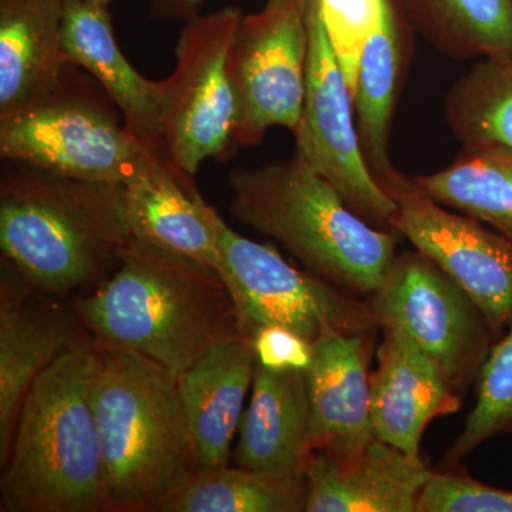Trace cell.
<instances>
[{"mask_svg":"<svg viewBox=\"0 0 512 512\" xmlns=\"http://www.w3.org/2000/svg\"><path fill=\"white\" fill-rule=\"evenodd\" d=\"M419 512H512V491L467 474L433 471L421 491Z\"/></svg>","mask_w":512,"mask_h":512,"instance_id":"obj_29","label":"cell"},{"mask_svg":"<svg viewBox=\"0 0 512 512\" xmlns=\"http://www.w3.org/2000/svg\"><path fill=\"white\" fill-rule=\"evenodd\" d=\"M2 259L0 281V464L37 377L86 335L77 316L47 301Z\"/></svg>","mask_w":512,"mask_h":512,"instance_id":"obj_13","label":"cell"},{"mask_svg":"<svg viewBox=\"0 0 512 512\" xmlns=\"http://www.w3.org/2000/svg\"><path fill=\"white\" fill-rule=\"evenodd\" d=\"M367 302L379 328L406 333L457 394L477 382L500 339L473 299L417 251L396 256Z\"/></svg>","mask_w":512,"mask_h":512,"instance_id":"obj_9","label":"cell"},{"mask_svg":"<svg viewBox=\"0 0 512 512\" xmlns=\"http://www.w3.org/2000/svg\"><path fill=\"white\" fill-rule=\"evenodd\" d=\"M413 181L431 200L512 241V148L463 150L448 167L417 175Z\"/></svg>","mask_w":512,"mask_h":512,"instance_id":"obj_24","label":"cell"},{"mask_svg":"<svg viewBox=\"0 0 512 512\" xmlns=\"http://www.w3.org/2000/svg\"><path fill=\"white\" fill-rule=\"evenodd\" d=\"M66 0H0V120L63 82Z\"/></svg>","mask_w":512,"mask_h":512,"instance_id":"obj_22","label":"cell"},{"mask_svg":"<svg viewBox=\"0 0 512 512\" xmlns=\"http://www.w3.org/2000/svg\"><path fill=\"white\" fill-rule=\"evenodd\" d=\"M228 185L231 214L278 241L306 271L367 298L382 286L399 234L363 220L301 157L237 168Z\"/></svg>","mask_w":512,"mask_h":512,"instance_id":"obj_5","label":"cell"},{"mask_svg":"<svg viewBox=\"0 0 512 512\" xmlns=\"http://www.w3.org/2000/svg\"><path fill=\"white\" fill-rule=\"evenodd\" d=\"M90 2L100 3V5L104 6H110V3L113 2V0H90Z\"/></svg>","mask_w":512,"mask_h":512,"instance_id":"obj_32","label":"cell"},{"mask_svg":"<svg viewBox=\"0 0 512 512\" xmlns=\"http://www.w3.org/2000/svg\"><path fill=\"white\" fill-rule=\"evenodd\" d=\"M242 12L224 8L185 22L174 73L164 80V160L194 177L208 158L225 161L235 146V99L227 62Z\"/></svg>","mask_w":512,"mask_h":512,"instance_id":"obj_8","label":"cell"},{"mask_svg":"<svg viewBox=\"0 0 512 512\" xmlns=\"http://www.w3.org/2000/svg\"><path fill=\"white\" fill-rule=\"evenodd\" d=\"M309 57L295 154L377 228L392 229L396 202L377 184L360 147L355 101L316 9L308 0ZM393 231V229H392Z\"/></svg>","mask_w":512,"mask_h":512,"instance_id":"obj_11","label":"cell"},{"mask_svg":"<svg viewBox=\"0 0 512 512\" xmlns=\"http://www.w3.org/2000/svg\"><path fill=\"white\" fill-rule=\"evenodd\" d=\"M308 0H268L239 19L228 53L237 148L261 143L272 127L301 123L308 73Z\"/></svg>","mask_w":512,"mask_h":512,"instance_id":"obj_10","label":"cell"},{"mask_svg":"<svg viewBox=\"0 0 512 512\" xmlns=\"http://www.w3.org/2000/svg\"><path fill=\"white\" fill-rule=\"evenodd\" d=\"M207 0H150L151 16L157 20H183L187 22L200 15Z\"/></svg>","mask_w":512,"mask_h":512,"instance_id":"obj_31","label":"cell"},{"mask_svg":"<svg viewBox=\"0 0 512 512\" xmlns=\"http://www.w3.org/2000/svg\"><path fill=\"white\" fill-rule=\"evenodd\" d=\"M70 66L53 92L0 120V157L64 177L126 185L160 156L119 119V109Z\"/></svg>","mask_w":512,"mask_h":512,"instance_id":"obj_6","label":"cell"},{"mask_svg":"<svg viewBox=\"0 0 512 512\" xmlns=\"http://www.w3.org/2000/svg\"><path fill=\"white\" fill-rule=\"evenodd\" d=\"M382 330L377 367L370 373L375 439L420 457L421 440L431 421L458 412L461 399L436 363L406 333Z\"/></svg>","mask_w":512,"mask_h":512,"instance_id":"obj_15","label":"cell"},{"mask_svg":"<svg viewBox=\"0 0 512 512\" xmlns=\"http://www.w3.org/2000/svg\"><path fill=\"white\" fill-rule=\"evenodd\" d=\"M232 450L235 466L276 476H305L311 447V404L305 372L256 362L251 400Z\"/></svg>","mask_w":512,"mask_h":512,"instance_id":"obj_19","label":"cell"},{"mask_svg":"<svg viewBox=\"0 0 512 512\" xmlns=\"http://www.w3.org/2000/svg\"><path fill=\"white\" fill-rule=\"evenodd\" d=\"M431 473L421 457L376 439L355 453L313 451L305 512H419Z\"/></svg>","mask_w":512,"mask_h":512,"instance_id":"obj_16","label":"cell"},{"mask_svg":"<svg viewBox=\"0 0 512 512\" xmlns=\"http://www.w3.org/2000/svg\"><path fill=\"white\" fill-rule=\"evenodd\" d=\"M2 161V259L49 296L99 286L134 237L124 185Z\"/></svg>","mask_w":512,"mask_h":512,"instance_id":"obj_2","label":"cell"},{"mask_svg":"<svg viewBox=\"0 0 512 512\" xmlns=\"http://www.w3.org/2000/svg\"><path fill=\"white\" fill-rule=\"evenodd\" d=\"M387 195L397 205L393 231L453 279L501 338L512 325V241L431 200L407 175Z\"/></svg>","mask_w":512,"mask_h":512,"instance_id":"obj_12","label":"cell"},{"mask_svg":"<svg viewBox=\"0 0 512 512\" xmlns=\"http://www.w3.org/2000/svg\"><path fill=\"white\" fill-rule=\"evenodd\" d=\"M96 346L90 397L106 512H160L198 473L177 376L130 350Z\"/></svg>","mask_w":512,"mask_h":512,"instance_id":"obj_3","label":"cell"},{"mask_svg":"<svg viewBox=\"0 0 512 512\" xmlns=\"http://www.w3.org/2000/svg\"><path fill=\"white\" fill-rule=\"evenodd\" d=\"M305 476H276L244 467L195 474L160 512H302Z\"/></svg>","mask_w":512,"mask_h":512,"instance_id":"obj_26","label":"cell"},{"mask_svg":"<svg viewBox=\"0 0 512 512\" xmlns=\"http://www.w3.org/2000/svg\"><path fill=\"white\" fill-rule=\"evenodd\" d=\"M89 333L37 377L2 467V512H106Z\"/></svg>","mask_w":512,"mask_h":512,"instance_id":"obj_4","label":"cell"},{"mask_svg":"<svg viewBox=\"0 0 512 512\" xmlns=\"http://www.w3.org/2000/svg\"><path fill=\"white\" fill-rule=\"evenodd\" d=\"M124 197L134 237L221 274V215L201 197L190 175L161 158L124 185Z\"/></svg>","mask_w":512,"mask_h":512,"instance_id":"obj_20","label":"cell"},{"mask_svg":"<svg viewBox=\"0 0 512 512\" xmlns=\"http://www.w3.org/2000/svg\"><path fill=\"white\" fill-rule=\"evenodd\" d=\"M255 365L254 340L237 336L212 346L177 377L198 473L229 466Z\"/></svg>","mask_w":512,"mask_h":512,"instance_id":"obj_18","label":"cell"},{"mask_svg":"<svg viewBox=\"0 0 512 512\" xmlns=\"http://www.w3.org/2000/svg\"><path fill=\"white\" fill-rule=\"evenodd\" d=\"M512 434V325L494 343L477 379V399L460 436L448 448L443 466L464 457L495 437Z\"/></svg>","mask_w":512,"mask_h":512,"instance_id":"obj_27","label":"cell"},{"mask_svg":"<svg viewBox=\"0 0 512 512\" xmlns=\"http://www.w3.org/2000/svg\"><path fill=\"white\" fill-rule=\"evenodd\" d=\"M221 276L237 306L242 335L285 328L315 342L326 328L376 333L369 302L301 271L268 244L242 237L220 218Z\"/></svg>","mask_w":512,"mask_h":512,"instance_id":"obj_7","label":"cell"},{"mask_svg":"<svg viewBox=\"0 0 512 512\" xmlns=\"http://www.w3.org/2000/svg\"><path fill=\"white\" fill-rule=\"evenodd\" d=\"M63 50L67 63L90 74L116 104L124 126L164 158L165 82L138 72L114 36L109 6L90 0H66Z\"/></svg>","mask_w":512,"mask_h":512,"instance_id":"obj_17","label":"cell"},{"mask_svg":"<svg viewBox=\"0 0 512 512\" xmlns=\"http://www.w3.org/2000/svg\"><path fill=\"white\" fill-rule=\"evenodd\" d=\"M375 333L326 328L305 370L312 451L349 454L375 440L370 414V359Z\"/></svg>","mask_w":512,"mask_h":512,"instance_id":"obj_14","label":"cell"},{"mask_svg":"<svg viewBox=\"0 0 512 512\" xmlns=\"http://www.w3.org/2000/svg\"><path fill=\"white\" fill-rule=\"evenodd\" d=\"M413 32L400 0H386L357 72L353 97L357 134L367 167L384 191L406 175L394 167L389 146L397 100L412 59Z\"/></svg>","mask_w":512,"mask_h":512,"instance_id":"obj_21","label":"cell"},{"mask_svg":"<svg viewBox=\"0 0 512 512\" xmlns=\"http://www.w3.org/2000/svg\"><path fill=\"white\" fill-rule=\"evenodd\" d=\"M444 119L463 150L512 148V52L484 57L456 80Z\"/></svg>","mask_w":512,"mask_h":512,"instance_id":"obj_25","label":"cell"},{"mask_svg":"<svg viewBox=\"0 0 512 512\" xmlns=\"http://www.w3.org/2000/svg\"><path fill=\"white\" fill-rule=\"evenodd\" d=\"M73 312L97 342L138 353L177 377L212 346L244 336L220 272L136 237Z\"/></svg>","mask_w":512,"mask_h":512,"instance_id":"obj_1","label":"cell"},{"mask_svg":"<svg viewBox=\"0 0 512 512\" xmlns=\"http://www.w3.org/2000/svg\"><path fill=\"white\" fill-rule=\"evenodd\" d=\"M400 5L414 32L450 59L512 52V0H400Z\"/></svg>","mask_w":512,"mask_h":512,"instance_id":"obj_23","label":"cell"},{"mask_svg":"<svg viewBox=\"0 0 512 512\" xmlns=\"http://www.w3.org/2000/svg\"><path fill=\"white\" fill-rule=\"evenodd\" d=\"M256 362L271 370H302L312 362V343L285 328L262 329L254 338Z\"/></svg>","mask_w":512,"mask_h":512,"instance_id":"obj_30","label":"cell"},{"mask_svg":"<svg viewBox=\"0 0 512 512\" xmlns=\"http://www.w3.org/2000/svg\"><path fill=\"white\" fill-rule=\"evenodd\" d=\"M352 96L367 40L379 26L386 0H311Z\"/></svg>","mask_w":512,"mask_h":512,"instance_id":"obj_28","label":"cell"}]
</instances>
